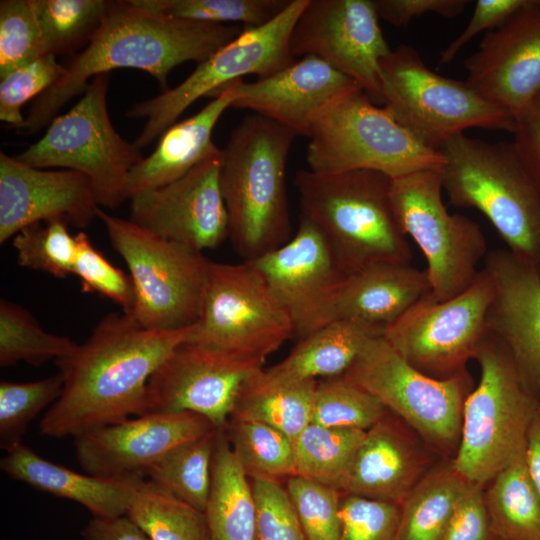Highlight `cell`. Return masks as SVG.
I'll return each instance as SVG.
<instances>
[{"instance_id": "cell-1", "label": "cell", "mask_w": 540, "mask_h": 540, "mask_svg": "<svg viewBox=\"0 0 540 540\" xmlns=\"http://www.w3.org/2000/svg\"><path fill=\"white\" fill-rule=\"evenodd\" d=\"M194 325L157 331L143 328L129 314L103 317L84 343L55 361L64 385L41 419L40 432L53 438L75 437L147 413L150 377L190 339Z\"/></svg>"}, {"instance_id": "cell-2", "label": "cell", "mask_w": 540, "mask_h": 540, "mask_svg": "<svg viewBox=\"0 0 540 540\" xmlns=\"http://www.w3.org/2000/svg\"><path fill=\"white\" fill-rule=\"evenodd\" d=\"M243 29L177 18L138 5L107 0L100 27L88 45L74 54L64 76L33 102L18 131L33 135L58 116L89 79L119 68L143 70L167 90L169 73L185 62L202 63L234 40Z\"/></svg>"}, {"instance_id": "cell-3", "label": "cell", "mask_w": 540, "mask_h": 540, "mask_svg": "<svg viewBox=\"0 0 540 540\" xmlns=\"http://www.w3.org/2000/svg\"><path fill=\"white\" fill-rule=\"evenodd\" d=\"M296 137L289 128L251 113L222 148L228 238L243 261L256 260L291 238L286 165Z\"/></svg>"}, {"instance_id": "cell-4", "label": "cell", "mask_w": 540, "mask_h": 540, "mask_svg": "<svg viewBox=\"0 0 540 540\" xmlns=\"http://www.w3.org/2000/svg\"><path fill=\"white\" fill-rule=\"evenodd\" d=\"M301 214L322 232L351 274L375 263L409 264L412 251L391 200V178L372 170L295 174Z\"/></svg>"}, {"instance_id": "cell-5", "label": "cell", "mask_w": 540, "mask_h": 540, "mask_svg": "<svg viewBox=\"0 0 540 540\" xmlns=\"http://www.w3.org/2000/svg\"><path fill=\"white\" fill-rule=\"evenodd\" d=\"M439 172L449 202L475 208L492 224L507 249L540 261V188L516 157L511 143H489L464 133L440 149Z\"/></svg>"}, {"instance_id": "cell-6", "label": "cell", "mask_w": 540, "mask_h": 540, "mask_svg": "<svg viewBox=\"0 0 540 540\" xmlns=\"http://www.w3.org/2000/svg\"><path fill=\"white\" fill-rule=\"evenodd\" d=\"M473 359L480 366V380L465 400L460 442L451 463L468 482L484 487L525 451L540 400L489 331Z\"/></svg>"}, {"instance_id": "cell-7", "label": "cell", "mask_w": 540, "mask_h": 540, "mask_svg": "<svg viewBox=\"0 0 540 540\" xmlns=\"http://www.w3.org/2000/svg\"><path fill=\"white\" fill-rule=\"evenodd\" d=\"M307 138L306 162L319 173L372 170L396 178L440 170L445 161L440 151L424 145L361 88L325 106Z\"/></svg>"}, {"instance_id": "cell-8", "label": "cell", "mask_w": 540, "mask_h": 540, "mask_svg": "<svg viewBox=\"0 0 540 540\" xmlns=\"http://www.w3.org/2000/svg\"><path fill=\"white\" fill-rule=\"evenodd\" d=\"M382 103L419 141L440 151L469 128L513 133L506 109L477 93L466 81L430 70L419 53L401 44L380 61Z\"/></svg>"}, {"instance_id": "cell-9", "label": "cell", "mask_w": 540, "mask_h": 540, "mask_svg": "<svg viewBox=\"0 0 540 540\" xmlns=\"http://www.w3.org/2000/svg\"><path fill=\"white\" fill-rule=\"evenodd\" d=\"M97 218L129 270L135 294L129 315L143 328L157 331L196 324L210 260L101 208Z\"/></svg>"}, {"instance_id": "cell-10", "label": "cell", "mask_w": 540, "mask_h": 540, "mask_svg": "<svg viewBox=\"0 0 540 540\" xmlns=\"http://www.w3.org/2000/svg\"><path fill=\"white\" fill-rule=\"evenodd\" d=\"M109 73L95 76L82 97L57 116L45 134L15 157L32 167L62 168L86 175L98 203L109 209L126 198L130 171L144 158L114 128L107 106Z\"/></svg>"}, {"instance_id": "cell-11", "label": "cell", "mask_w": 540, "mask_h": 540, "mask_svg": "<svg viewBox=\"0 0 540 540\" xmlns=\"http://www.w3.org/2000/svg\"><path fill=\"white\" fill-rule=\"evenodd\" d=\"M342 377L379 400L429 447L456 453L464 403L474 388L467 370L448 379L430 377L380 335L365 344Z\"/></svg>"}, {"instance_id": "cell-12", "label": "cell", "mask_w": 540, "mask_h": 540, "mask_svg": "<svg viewBox=\"0 0 540 540\" xmlns=\"http://www.w3.org/2000/svg\"><path fill=\"white\" fill-rule=\"evenodd\" d=\"M439 170L416 171L391 178L390 200L401 232L410 236L427 262L430 296L446 301L466 290L487 255L478 223L449 213L442 199Z\"/></svg>"}, {"instance_id": "cell-13", "label": "cell", "mask_w": 540, "mask_h": 540, "mask_svg": "<svg viewBox=\"0 0 540 540\" xmlns=\"http://www.w3.org/2000/svg\"><path fill=\"white\" fill-rule=\"evenodd\" d=\"M308 0H290L288 6L269 23L243 29L172 89L134 104L126 112L131 119H144L145 125L134 140L142 149L152 143L199 98L208 96L246 75L265 78L297 59L290 50L292 29Z\"/></svg>"}, {"instance_id": "cell-14", "label": "cell", "mask_w": 540, "mask_h": 540, "mask_svg": "<svg viewBox=\"0 0 540 540\" xmlns=\"http://www.w3.org/2000/svg\"><path fill=\"white\" fill-rule=\"evenodd\" d=\"M291 338L287 313L252 261L210 260L200 317L188 341L264 364Z\"/></svg>"}, {"instance_id": "cell-15", "label": "cell", "mask_w": 540, "mask_h": 540, "mask_svg": "<svg viewBox=\"0 0 540 540\" xmlns=\"http://www.w3.org/2000/svg\"><path fill=\"white\" fill-rule=\"evenodd\" d=\"M429 293L385 327L382 336L417 370L448 379L467 370L488 331L493 283L482 268L473 283L451 299L436 301Z\"/></svg>"}, {"instance_id": "cell-16", "label": "cell", "mask_w": 540, "mask_h": 540, "mask_svg": "<svg viewBox=\"0 0 540 540\" xmlns=\"http://www.w3.org/2000/svg\"><path fill=\"white\" fill-rule=\"evenodd\" d=\"M378 20L373 0H308L291 32V53L323 60L382 103L380 61L391 49Z\"/></svg>"}, {"instance_id": "cell-17", "label": "cell", "mask_w": 540, "mask_h": 540, "mask_svg": "<svg viewBox=\"0 0 540 540\" xmlns=\"http://www.w3.org/2000/svg\"><path fill=\"white\" fill-rule=\"evenodd\" d=\"M287 313L298 341L337 319L336 302L348 272L319 228L300 216L284 245L253 260Z\"/></svg>"}, {"instance_id": "cell-18", "label": "cell", "mask_w": 540, "mask_h": 540, "mask_svg": "<svg viewBox=\"0 0 540 540\" xmlns=\"http://www.w3.org/2000/svg\"><path fill=\"white\" fill-rule=\"evenodd\" d=\"M263 364L186 341L155 370L147 385V413L189 411L225 428L244 385Z\"/></svg>"}, {"instance_id": "cell-19", "label": "cell", "mask_w": 540, "mask_h": 540, "mask_svg": "<svg viewBox=\"0 0 540 540\" xmlns=\"http://www.w3.org/2000/svg\"><path fill=\"white\" fill-rule=\"evenodd\" d=\"M221 156L180 178L133 195L129 220L187 249L203 253L228 238V215L220 186Z\"/></svg>"}, {"instance_id": "cell-20", "label": "cell", "mask_w": 540, "mask_h": 540, "mask_svg": "<svg viewBox=\"0 0 540 540\" xmlns=\"http://www.w3.org/2000/svg\"><path fill=\"white\" fill-rule=\"evenodd\" d=\"M218 429L199 414L145 413L76 435L74 449L82 470L107 479H143L172 449Z\"/></svg>"}, {"instance_id": "cell-21", "label": "cell", "mask_w": 540, "mask_h": 540, "mask_svg": "<svg viewBox=\"0 0 540 540\" xmlns=\"http://www.w3.org/2000/svg\"><path fill=\"white\" fill-rule=\"evenodd\" d=\"M464 66L466 83L515 119L540 94V0L486 32Z\"/></svg>"}, {"instance_id": "cell-22", "label": "cell", "mask_w": 540, "mask_h": 540, "mask_svg": "<svg viewBox=\"0 0 540 540\" xmlns=\"http://www.w3.org/2000/svg\"><path fill=\"white\" fill-rule=\"evenodd\" d=\"M99 208L86 175L32 167L0 151L1 244L39 222L61 220L85 228L97 217Z\"/></svg>"}, {"instance_id": "cell-23", "label": "cell", "mask_w": 540, "mask_h": 540, "mask_svg": "<svg viewBox=\"0 0 540 540\" xmlns=\"http://www.w3.org/2000/svg\"><path fill=\"white\" fill-rule=\"evenodd\" d=\"M493 283L487 328L505 346L523 381L540 400V278L537 265L508 249L487 253Z\"/></svg>"}, {"instance_id": "cell-24", "label": "cell", "mask_w": 540, "mask_h": 540, "mask_svg": "<svg viewBox=\"0 0 540 540\" xmlns=\"http://www.w3.org/2000/svg\"><path fill=\"white\" fill-rule=\"evenodd\" d=\"M231 108L250 110L307 137L314 118L333 100L360 88L350 77L314 56L252 82L234 81Z\"/></svg>"}, {"instance_id": "cell-25", "label": "cell", "mask_w": 540, "mask_h": 540, "mask_svg": "<svg viewBox=\"0 0 540 540\" xmlns=\"http://www.w3.org/2000/svg\"><path fill=\"white\" fill-rule=\"evenodd\" d=\"M424 443L388 410L366 430L342 493L401 504L430 471Z\"/></svg>"}, {"instance_id": "cell-26", "label": "cell", "mask_w": 540, "mask_h": 540, "mask_svg": "<svg viewBox=\"0 0 540 540\" xmlns=\"http://www.w3.org/2000/svg\"><path fill=\"white\" fill-rule=\"evenodd\" d=\"M210 97L213 99L197 113L170 126L161 135L155 150L130 171L126 184L128 200L139 192L170 183L221 154L222 148L215 145L212 134L236 98L234 81Z\"/></svg>"}, {"instance_id": "cell-27", "label": "cell", "mask_w": 540, "mask_h": 540, "mask_svg": "<svg viewBox=\"0 0 540 540\" xmlns=\"http://www.w3.org/2000/svg\"><path fill=\"white\" fill-rule=\"evenodd\" d=\"M0 468L12 479L74 501L98 518L126 515L141 480L107 479L79 473L41 457L23 443L5 451Z\"/></svg>"}, {"instance_id": "cell-28", "label": "cell", "mask_w": 540, "mask_h": 540, "mask_svg": "<svg viewBox=\"0 0 540 540\" xmlns=\"http://www.w3.org/2000/svg\"><path fill=\"white\" fill-rule=\"evenodd\" d=\"M430 291L426 269L404 263H375L348 275L337 298V319L384 329Z\"/></svg>"}, {"instance_id": "cell-29", "label": "cell", "mask_w": 540, "mask_h": 540, "mask_svg": "<svg viewBox=\"0 0 540 540\" xmlns=\"http://www.w3.org/2000/svg\"><path fill=\"white\" fill-rule=\"evenodd\" d=\"M383 328L350 319H336L298 341L280 362L264 370L274 379L307 380L342 376L365 344Z\"/></svg>"}, {"instance_id": "cell-30", "label": "cell", "mask_w": 540, "mask_h": 540, "mask_svg": "<svg viewBox=\"0 0 540 540\" xmlns=\"http://www.w3.org/2000/svg\"><path fill=\"white\" fill-rule=\"evenodd\" d=\"M204 513L211 540H257L256 505L250 478L236 458L225 428L217 431Z\"/></svg>"}, {"instance_id": "cell-31", "label": "cell", "mask_w": 540, "mask_h": 540, "mask_svg": "<svg viewBox=\"0 0 540 540\" xmlns=\"http://www.w3.org/2000/svg\"><path fill=\"white\" fill-rule=\"evenodd\" d=\"M317 381L274 379L262 369L242 388L229 419L262 422L294 440L312 422Z\"/></svg>"}, {"instance_id": "cell-32", "label": "cell", "mask_w": 540, "mask_h": 540, "mask_svg": "<svg viewBox=\"0 0 540 540\" xmlns=\"http://www.w3.org/2000/svg\"><path fill=\"white\" fill-rule=\"evenodd\" d=\"M493 535L501 540H540V493L525 451L484 486Z\"/></svg>"}, {"instance_id": "cell-33", "label": "cell", "mask_w": 540, "mask_h": 540, "mask_svg": "<svg viewBox=\"0 0 540 540\" xmlns=\"http://www.w3.org/2000/svg\"><path fill=\"white\" fill-rule=\"evenodd\" d=\"M471 483L451 460L430 471L401 503L396 540H442L452 513Z\"/></svg>"}, {"instance_id": "cell-34", "label": "cell", "mask_w": 540, "mask_h": 540, "mask_svg": "<svg viewBox=\"0 0 540 540\" xmlns=\"http://www.w3.org/2000/svg\"><path fill=\"white\" fill-rule=\"evenodd\" d=\"M365 432L310 423L293 440L296 475L342 492Z\"/></svg>"}, {"instance_id": "cell-35", "label": "cell", "mask_w": 540, "mask_h": 540, "mask_svg": "<svg viewBox=\"0 0 540 540\" xmlns=\"http://www.w3.org/2000/svg\"><path fill=\"white\" fill-rule=\"evenodd\" d=\"M217 431L214 429L172 449L149 468L145 478L204 512L211 486Z\"/></svg>"}, {"instance_id": "cell-36", "label": "cell", "mask_w": 540, "mask_h": 540, "mask_svg": "<svg viewBox=\"0 0 540 540\" xmlns=\"http://www.w3.org/2000/svg\"><path fill=\"white\" fill-rule=\"evenodd\" d=\"M126 515L150 540H211L203 511L145 478L137 483Z\"/></svg>"}, {"instance_id": "cell-37", "label": "cell", "mask_w": 540, "mask_h": 540, "mask_svg": "<svg viewBox=\"0 0 540 540\" xmlns=\"http://www.w3.org/2000/svg\"><path fill=\"white\" fill-rule=\"evenodd\" d=\"M78 345L68 337L45 331L34 316L21 305L0 301V366L19 362L40 366L61 359Z\"/></svg>"}, {"instance_id": "cell-38", "label": "cell", "mask_w": 540, "mask_h": 540, "mask_svg": "<svg viewBox=\"0 0 540 540\" xmlns=\"http://www.w3.org/2000/svg\"><path fill=\"white\" fill-rule=\"evenodd\" d=\"M225 431L248 477L289 478L296 475L293 440L258 421L229 419Z\"/></svg>"}, {"instance_id": "cell-39", "label": "cell", "mask_w": 540, "mask_h": 540, "mask_svg": "<svg viewBox=\"0 0 540 540\" xmlns=\"http://www.w3.org/2000/svg\"><path fill=\"white\" fill-rule=\"evenodd\" d=\"M44 55L76 54L100 27L107 0H31Z\"/></svg>"}, {"instance_id": "cell-40", "label": "cell", "mask_w": 540, "mask_h": 540, "mask_svg": "<svg viewBox=\"0 0 540 540\" xmlns=\"http://www.w3.org/2000/svg\"><path fill=\"white\" fill-rule=\"evenodd\" d=\"M163 14L199 22L240 23L243 29L261 27L276 18L290 0H134Z\"/></svg>"}, {"instance_id": "cell-41", "label": "cell", "mask_w": 540, "mask_h": 540, "mask_svg": "<svg viewBox=\"0 0 540 540\" xmlns=\"http://www.w3.org/2000/svg\"><path fill=\"white\" fill-rule=\"evenodd\" d=\"M388 409L342 376L317 381L312 422L325 427L368 430Z\"/></svg>"}, {"instance_id": "cell-42", "label": "cell", "mask_w": 540, "mask_h": 540, "mask_svg": "<svg viewBox=\"0 0 540 540\" xmlns=\"http://www.w3.org/2000/svg\"><path fill=\"white\" fill-rule=\"evenodd\" d=\"M60 372L30 382H0V447L4 451L22 443L30 422L61 395Z\"/></svg>"}, {"instance_id": "cell-43", "label": "cell", "mask_w": 540, "mask_h": 540, "mask_svg": "<svg viewBox=\"0 0 540 540\" xmlns=\"http://www.w3.org/2000/svg\"><path fill=\"white\" fill-rule=\"evenodd\" d=\"M67 226V223L55 220L20 230L12 240L18 264L60 279L73 274L76 241Z\"/></svg>"}, {"instance_id": "cell-44", "label": "cell", "mask_w": 540, "mask_h": 540, "mask_svg": "<svg viewBox=\"0 0 540 540\" xmlns=\"http://www.w3.org/2000/svg\"><path fill=\"white\" fill-rule=\"evenodd\" d=\"M44 55L31 0L0 1V78Z\"/></svg>"}, {"instance_id": "cell-45", "label": "cell", "mask_w": 540, "mask_h": 540, "mask_svg": "<svg viewBox=\"0 0 540 540\" xmlns=\"http://www.w3.org/2000/svg\"><path fill=\"white\" fill-rule=\"evenodd\" d=\"M285 485L306 540H342L340 490L297 475Z\"/></svg>"}, {"instance_id": "cell-46", "label": "cell", "mask_w": 540, "mask_h": 540, "mask_svg": "<svg viewBox=\"0 0 540 540\" xmlns=\"http://www.w3.org/2000/svg\"><path fill=\"white\" fill-rule=\"evenodd\" d=\"M76 256L73 274L81 283L83 292L98 293L130 314L134 302V287L129 274L115 267L96 249L84 231L75 235Z\"/></svg>"}, {"instance_id": "cell-47", "label": "cell", "mask_w": 540, "mask_h": 540, "mask_svg": "<svg viewBox=\"0 0 540 540\" xmlns=\"http://www.w3.org/2000/svg\"><path fill=\"white\" fill-rule=\"evenodd\" d=\"M66 73L55 55H43L0 78V119L15 129L25 122L23 105L57 83Z\"/></svg>"}, {"instance_id": "cell-48", "label": "cell", "mask_w": 540, "mask_h": 540, "mask_svg": "<svg viewBox=\"0 0 540 540\" xmlns=\"http://www.w3.org/2000/svg\"><path fill=\"white\" fill-rule=\"evenodd\" d=\"M249 478L256 505L257 540H306L286 485L276 478Z\"/></svg>"}, {"instance_id": "cell-49", "label": "cell", "mask_w": 540, "mask_h": 540, "mask_svg": "<svg viewBox=\"0 0 540 540\" xmlns=\"http://www.w3.org/2000/svg\"><path fill=\"white\" fill-rule=\"evenodd\" d=\"M401 504L342 493V540H396Z\"/></svg>"}, {"instance_id": "cell-50", "label": "cell", "mask_w": 540, "mask_h": 540, "mask_svg": "<svg viewBox=\"0 0 540 540\" xmlns=\"http://www.w3.org/2000/svg\"><path fill=\"white\" fill-rule=\"evenodd\" d=\"M484 502V487L470 484L459 499L442 540H494Z\"/></svg>"}, {"instance_id": "cell-51", "label": "cell", "mask_w": 540, "mask_h": 540, "mask_svg": "<svg viewBox=\"0 0 540 540\" xmlns=\"http://www.w3.org/2000/svg\"><path fill=\"white\" fill-rule=\"evenodd\" d=\"M528 0H477L464 30L441 52L439 65L449 64L477 34L492 31L522 8Z\"/></svg>"}, {"instance_id": "cell-52", "label": "cell", "mask_w": 540, "mask_h": 540, "mask_svg": "<svg viewBox=\"0 0 540 540\" xmlns=\"http://www.w3.org/2000/svg\"><path fill=\"white\" fill-rule=\"evenodd\" d=\"M512 149L540 188V94L515 116Z\"/></svg>"}, {"instance_id": "cell-53", "label": "cell", "mask_w": 540, "mask_h": 540, "mask_svg": "<svg viewBox=\"0 0 540 540\" xmlns=\"http://www.w3.org/2000/svg\"><path fill=\"white\" fill-rule=\"evenodd\" d=\"M377 15L395 26H406L414 18L437 14L455 18L466 9L468 0H373Z\"/></svg>"}, {"instance_id": "cell-54", "label": "cell", "mask_w": 540, "mask_h": 540, "mask_svg": "<svg viewBox=\"0 0 540 540\" xmlns=\"http://www.w3.org/2000/svg\"><path fill=\"white\" fill-rule=\"evenodd\" d=\"M83 540H150L127 516L92 519L82 529Z\"/></svg>"}, {"instance_id": "cell-55", "label": "cell", "mask_w": 540, "mask_h": 540, "mask_svg": "<svg viewBox=\"0 0 540 540\" xmlns=\"http://www.w3.org/2000/svg\"><path fill=\"white\" fill-rule=\"evenodd\" d=\"M525 459L530 476L540 493V407L527 434Z\"/></svg>"}, {"instance_id": "cell-56", "label": "cell", "mask_w": 540, "mask_h": 540, "mask_svg": "<svg viewBox=\"0 0 540 540\" xmlns=\"http://www.w3.org/2000/svg\"><path fill=\"white\" fill-rule=\"evenodd\" d=\"M537 270H538V274H539V278H540V261H539V263L537 264Z\"/></svg>"}, {"instance_id": "cell-57", "label": "cell", "mask_w": 540, "mask_h": 540, "mask_svg": "<svg viewBox=\"0 0 540 540\" xmlns=\"http://www.w3.org/2000/svg\"><path fill=\"white\" fill-rule=\"evenodd\" d=\"M494 540H501V539H498V538H496V537H495V539H494Z\"/></svg>"}]
</instances>
